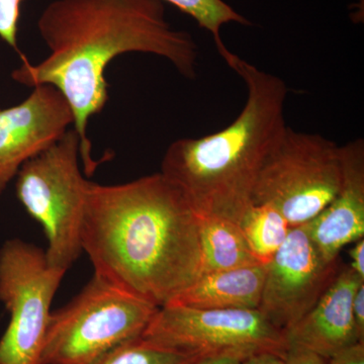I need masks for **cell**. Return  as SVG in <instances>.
I'll list each match as a JSON object with an SVG mask.
<instances>
[{
    "label": "cell",
    "mask_w": 364,
    "mask_h": 364,
    "mask_svg": "<svg viewBox=\"0 0 364 364\" xmlns=\"http://www.w3.org/2000/svg\"><path fill=\"white\" fill-rule=\"evenodd\" d=\"M50 54L33 64L21 55L11 77L28 87L51 85L70 105L80 154L93 168L90 119L109 100L105 72L126 53H144L168 60L186 78H195L198 45L186 31L166 20L160 0H53L38 20Z\"/></svg>",
    "instance_id": "6da1fadb"
},
{
    "label": "cell",
    "mask_w": 364,
    "mask_h": 364,
    "mask_svg": "<svg viewBox=\"0 0 364 364\" xmlns=\"http://www.w3.org/2000/svg\"><path fill=\"white\" fill-rule=\"evenodd\" d=\"M81 248L95 274L157 308L202 272L200 218L161 172L114 186L90 181Z\"/></svg>",
    "instance_id": "7a4b0ae2"
},
{
    "label": "cell",
    "mask_w": 364,
    "mask_h": 364,
    "mask_svg": "<svg viewBox=\"0 0 364 364\" xmlns=\"http://www.w3.org/2000/svg\"><path fill=\"white\" fill-rule=\"evenodd\" d=\"M224 60L247 88L243 109L217 133L174 141L163 157L161 173L181 191L198 218L238 223L253 205L265 157L287 128L289 88L282 79L232 52Z\"/></svg>",
    "instance_id": "3957f363"
},
{
    "label": "cell",
    "mask_w": 364,
    "mask_h": 364,
    "mask_svg": "<svg viewBox=\"0 0 364 364\" xmlns=\"http://www.w3.org/2000/svg\"><path fill=\"white\" fill-rule=\"evenodd\" d=\"M156 306L93 274L66 306L51 312L40 364H91L141 336Z\"/></svg>",
    "instance_id": "277c9868"
},
{
    "label": "cell",
    "mask_w": 364,
    "mask_h": 364,
    "mask_svg": "<svg viewBox=\"0 0 364 364\" xmlns=\"http://www.w3.org/2000/svg\"><path fill=\"white\" fill-rule=\"evenodd\" d=\"M80 147L78 134L68 130L16 176V198L44 230L48 262L65 272L82 252L81 226L90 181L79 166Z\"/></svg>",
    "instance_id": "5b68a950"
},
{
    "label": "cell",
    "mask_w": 364,
    "mask_h": 364,
    "mask_svg": "<svg viewBox=\"0 0 364 364\" xmlns=\"http://www.w3.org/2000/svg\"><path fill=\"white\" fill-rule=\"evenodd\" d=\"M340 184V146L287 126L263 161L252 200L272 205L291 228L298 227L331 203Z\"/></svg>",
    "instance_id": "8992f818"
},
{
    "label": "cell",
    "mask_w": 364,
    "mask_h": 364,
    "mask_svg": "<svg viewBox=\"0 0 364 364\" xmlns=\"http://www.w3.org/2000/svg\"><path fill=\"white\" fill-rule=\"evenodd\" d=\"M65 273L33 244L16 238L2 244L0 301L11 318L0 339V364H40L53 299Z\"/></svg>",
    "instance_id": "52a82bcc"
},
{
    "label": "cell",
    "mask_w": 364,
    "mask_h": 364,
    "mask_svg": "<svg viewBox=\"0 0 364 364\" xmlns=\"http://www.w3.org/2000/svg\"><path fill=\"white\" fill-rule=\"evenodd\" d=\"M154 343L200 358L239 360L262 352L286 358L284 333L259 310H200L164 306L141 335Z\"/></svg>",
    "instance_id": "ba28073f"
},
{
    "label": "cell",
    "mask_w": 364,
    "mask_h": 364,
    "mask_svg": "<svg viewBox=\"0 0 364 364\" xmlns=\"http://www.w3.org/2000/svg\"><path fill=\"white\" fill-rule=\"evenodd\" d=\"M343 267L340 257H323L306 224L294 227L267 265L258 310L277 329L287 331L312 310Z\"/></svg>",
    "instance_id": "9c48e42d"
},
{
    "label": "cell",
    "mask_w": 364,
    "mask_h": 364,
    "mask_svg": "<svg viewBox=\"0 0 364 364\" xmlns=\"http://www.w3.org/2000/svg\"><path fill=\"white\" fill-rule=\"evenodd\" d=\"M74 124L65 97L39 85L21 104L0 109V195L28 160L49 149Z\"/></svg>",
    "instance_id": "30bf717a"
},
{
    "label": "cell",
    "mask_w": 364,
    "mask_h": 364,
    "mask_svg": "<svg viewBox=\"0 0 364 364\" xmlns=\"http://www.w3.org/2000/svg\"><path fill=\"white\" fill-rule=\"evenodd\" d=\"M341 184L331 203L306 223L323 257L335 260L345 245L364 237V142L340 146Z\"/></svg>",
    "instance_id": "8fae6325"
},
{
    "label": "cell",
    "mask_w": 364,
    "mask_h": 364,
    "mask_svg": "<svg viewBox=\"0 0 364 364\" xmlns=\"http://www.w3.org/2000/svg\"><path fill=\"white\" fill-rule=\"evenodd\" d=\"M363 282L364 279L344 264L312 310L284 332L287 346L301 347L328 360L352 345L364 342L352 312L354 294Z\"/></svg>",
    "instance_id": "7c38bea8"
},
{
    "label": "cell",
    "mask_w": 364,
    "mask_h": 364,
    "mask_svg": "<svg viewBox=\"0 0 364 364\" xmlns=\"http://www.w3.org/2000/svg\"><path fill=\"white\" fill-rule=\"evenodd\" d=\"M267 265L205 273L166 306L200 310H258Z\"/></svg>",
    "instance_id": "4fadbf2b"
},
{
    "label": "cell",
    "mask_w": 364,
    "mask_h": 364,
    "mask_svg": "<svg viewBox=\"0 0 364 364\" xmlns=\"http://www.w3.org/2000/svg\"><path fill=\"white\" fill-rule=\"evenodd\" d=\"M200 275L260 264L236 222L222 218H200Z\"/></svg>",
    "instance_id": "5bb4252c"
},
{
    "label": "cell",
    "mask_w": 364,
    "mask_h": 364,
    "mask_svg": "<svg viewBox=\"0 0 364 364\" xmlns=\"http://www.w3.org/2000/svg\"><path fill=\"white\" fill-rule=\"evenodd\" d=\"M237 224L254 257L263 265L272 260L293 229L286 218L267 203H253Z\"/></svg>",
    "instance_id": "9a60e30c"
},
{
    "label": "cell",
    "mask_w": 364,
    "mask_h": 364,
    "mask_svg": "<svg viewBox=\"0 0 364 364\" xmlns=\"http://www.w3.org/2000/svg\"><path fill=\"white\" fill-rule=\"evenodd\" d=\"M200 358L139 336L117 345L91 364H195Z\"/></svg>",
    "instance_id": "2e32d148"
},
{
    "label": "cell",
    "mask_w": 364,
    "mask_h": 364,
    "mask_svg": "<svg viewBox=\"0 0 364 364\" xmlns=\"http://www.w3.org/2000/svg\"><path fill=\"white\" fill-rule=\"evenodd\" d=\"M168 2L177 7L182 13L191 16L203 30L212 33L218 51L222 58L229 53L223 42L221 30L228 23H235L242 26H250L251 23L224 0H160Z\"/></svg>",
    "instance_id": "e0dca14e"
},
{
    "label": "cell",
    "mask_w": 364,
    "mask_h": 364,
    "mask_svg": "<svg viewBox=\"0 0 364 364\" xmlns=\"http://www.w3.org/2000/svg\"><path fill=\"white\" fill-rule=\"evenodd\" d=\"M25 0H0V38L18 51V33L21 6Z\"/></svg>",
    "instance_id": "ac0fdd59"
},
{
    "label": "cell",
    "mask_w": 364,
    "mask_h": 364,
    "mask_svg": "<svg viewBox=\"0 0 364 364\" xmlns=\"http://www.w3.org/2000/svg\"><path fill=\"white\" fill-rule=\"evenodd\" d=\"M327 364H364V342H358L338 352L328 359Z\"/></svg>",
    "instance_id": "d6986e66"
},
{
    "label": "cell",
    "mask_w": 364,
    "mask_h": 364,
    "mask_svg": "<svg viewBox=\"0 0 364 364\" xmlns=\"http://www.w3.org/2000/svg\"><path fill=\"white\" fill-rule=\"evenodd\" d=\"M287 364H327V359L313 353V352L301 348V347L289 346L286 353Z\"/></svg>",
    "instance_id": "ffe728a7"
},
{
    "label": "cell",
    "mask_w": 364,
    "mask_h": 364,
    "mask_svg": "<svg viewBox=\"0 0 364 364\" xmlns=\"http://www.w3.org/2000/svg\"><path fill=\"white\" fill-rule=\"evenodd\" d=\"M352 312L359 336L364 341V282L358 287L354 294Z\"/></svg>",
    "instance_id": "44dd1931"
},
{
    "label": "cell",
    "mask_w": 364,
    "mask_h": 364,
    "mask_svg": "<svg viewBox=\"0 0 364 364\" xmlns=\"http://www.w3.org/2000/svg\"><path fill=\"white\" fill-rule=\"evenodd\" d=\"M351 263L349 267L353 270L360 279H364V239L355 242L349 251Z\"/></svg>",
    "instance_id": "7402d4cb"
},
{
    "label": "cell",
    "mask_w": 364,
    "mask_h": 364,
    "mask_svg": "<svg viewBox=\"0 0 364 364\" xmlns=\"http://www.w3.org/2000/svg\"><path fill=\"white\" fill-rule=\"evenodd\" d=\"M242 364H287L286 358L272 352L255 354L242 361Z\"/></svg>",
    "instance_id": "603a6c76"
},
{
    "label": "cell",
    "mask_w": 364,
    "mask_h": 364,
    "mask_svg": "<svg viewBox=\"0 0 364 364\" xmlns=\"http://www.w3.org/2000/svg\"><path fill=\"white\" fill-rule=\"evenodd\" d=\"M195 364H242V360L226 356H214V358H200Z\"/></svg>",
    "instance_id": "cb8c5ba5"
}]
</instances>
